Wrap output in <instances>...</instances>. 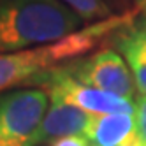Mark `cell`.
I'll use <instances>...</instances> for the list:
<instances>
[{
  "label": "cell",
  "mask_w": 146,
  "mask_h": 146,
  "mask_svg": "<svg viewBox=\"0 0 146 146\" xmlns=\"http://www.w3.org/2000/svg\"><path fill=\"white\" fill-rule=\"evenodd\" d=\"M135 134L143 146H146V95H135Z\"/></svg>",
  "instance_id": "obj_10"
},
{
  "label": "cell",
  "mask_w": 146,
  "mask_h": 146,
  "mask_svg": "<svg viewBox=\"0 0 146 146\" xmlns=\"http://www.w3.org/2000/svg\"><path fill=\"white\" fill-rule=\"evenodd\" d=\"M123 146H143V144L139 143V139H134L132 143H129V144H123Z\"/></svg>",
  "instance_id": "obj_16"
},
{
  "label": "cell",
  "mask_w": 146,
  "mask_h": 146,
  "mask_svg": "<svg viewBox=\"0 0 146 146\" xmlns=\"http://www.w3.org/2000/svg\"><path fill=\"white\" fill-rule=\"evenodd\" d=\"M60 2H64L83 21L90 25L114 16L113 9L106 4V0H60Z\"/></svg>",
  "instance_id": "obj_9"
},
{
  "label": "cell",
  "mask_w": 146,
  "mask_h": 146,
  "mask_svg": "<svg viewBox=\"0 0 146 146\" xmlns=\"http://www.w3.org/2000/svg\"><path fill=\"white\" fill-rule=\"evenodd\" d=\"M144 7H146V0H141V4L137 5V9H135V11H134V13H139V11H143V9H144Z\"/></svg>",
  "instance_id": "obj_15"
},
{
  "label": "cell",
  "mask_w": 146,
  "mask_h": 146,
  "mask_svg": "<svg viewBox=\"0 0 146 146\" xmlns=\"http://www.w3.org/2000/svg\"><path fill=\"white\" fill-rule=\"evenodd\" d=\"M118 48L123 53L125 60L129 62L132 76L135 81V86H137V92L146 95V53L135 46L132 40L127 35H121L118 40Z\"/></svg>",
  "instance_id": "obj_8"
},
{
  "label": "cell",
  "mask_w": 146,
  "mask_h": 146,
  "mask_svg": "<svg viewBox=\"0 0 146 146\" xmlns=\"http://www.w3.org/2000/svg\"><path fill=\"white\" fill-rule=\"evenodd\" d=\"M48 146H93L92 141L86 137V135H64V137H58L49 141Z\"/></svg>",
  "instance_id": "obj_11"
},
{
  "label": "cell",
  "mask_w": 146,
  "mask_h": 146,
  "mask_svg": "<svg viewBox=\"0 0 146 146\" xmlns=\"http://www.w3.org/2000/svg\"><path fill=\"white\" fill-rule=\"evenodd\" d=\"M81 23L60 0H0V53L58 42L81 30Z\"/></svg>",
  "instance_id": "obj_1"
},
{
  "label": "cell",
  "mask_w": 146,
  "mask_h": 146,
  "mask_svg": "<svg viewBox=\"0 0 146 146\" xmlns=\"http://www.w3.org/2000/svg\"><path fill=\"white\" fill-rule=\"evenodd\" d=\"M127 16H134V13L114 14L92 23L53 44L14 53H0V93L19 85H37L40 78L60 67V64L74 60L95 48L106 35L127 23Z\"/></svg>",
  "instance_id": "obj_2"
},
{
  "label": "cell",
  "mask_w": 146,
  "mask_h": 146,
  "mask_svg": "<svg viewBox=\"0 0 146 146\" xmlns=\"http://www.w3.org/2000/svg\"><path fill=\"white\" fill-rule=\"evenodd\" d=\"M111 4L114 9H118V11H123V9H129L130 7V4H134V9H132V13L137 9V5L141 4V0H106V4ZM135 14V13H134Z\"/></svg>",
  "instance_id": "obj_13"
},
{
  "label": "cell",
  "mask_w": 146,
  "mask_h": 146,
  "mask_svg": "<svg viewBox=\"0 0 146 146\" xmlns=\"http://www.w3.org/2000/svg\"><path fill=\"white\" fill-rule=\"evenodd\" d=\"M69 74L83 85L104 90L123 99H132L137 92L132 70L114 49H100L88 58L64 65Z\"/></svg>",
  "instance_id": "obj_5"
},
{
  "label": "cell",
  "mask_w": 146,
  "mask_h": 146,
  "mask_svg": "<svg viewBox=\"0 0 146 146\" xmlns=\"http://www.w3.org/2000/svg\"><path fill=\"white\" fill-rule=\"evenodd\" d=\"M125 35H127L143 53H146V30H141L137 27H134V28H130V32H127Z\"/></svg>",
  "instance_id": "obj_12"
},
{
  "label": "cell",
  "mask_w": 146,
  "mask_h": 146,
  "mask_svg": "<svg viewBox=\"0 0 146 146\" xmlns=\"http://www.w3.org/2000/svg\"><path fill=\"white\" fill-rule=\"evenodd\" d=\"M86 137L93 146H123L134 139L135 134V113H113L93 116Z\"/></svg>",
  "instance_id": "obj_7"
},
{
  "label": "cell",
  "mask_w": 146,
  "mask_h": 146,
  "mask_svg": "<svg viewBox=\"0 0 146 146\" xmlns=\"http://www.w3.org/2000/svg\"><path fill=\"white\" fill-rule=\"evenodd\" d=\"M35 86H42L49 97H58L93 116L113 113H135V100L83 85L69 74L64 65L49 70L46 76L39 79Z\"/></svg>",
  "instance_id": "obj_4"
},
{
  "label": "cell",
  "mask_w": 146,
  "mask_h": 146,
  "mask_svg": "<svg viewBox=\"0 0 146 146\" xmlns=\"http://www.w3.org/2000/svg\"><path fill=\"white\" fill-rule=\"evenodd\" d=\"M49 95L39 88L0 93V146H39Z\"/></svg>",
  "instance_id": "obj_3"
},
{
  "label": "cell",
  "mask_w": 146,
  "mask_h": 146,
  "mask_svg": "<svg viewBox=\"0 0 146 146\" xmlns=\"http://www.w3.org/2000/svg\"><path fill=\"white\" fill-rule=\"evenodd\" d=\"M137 28H141V30H146V7L143 9V18L139 19V23L135 25Z\"/></svg>",
  "instance_id": "obj_14"
},
{
  "label": "cell",
  "mask_w": 146,
  "mask_h": 146,
  "mask_svg": "<svg viewBox=\"0 0 146 146\" xmlns=\"http://www.w3.org/2000/svg\"><path fill=\"white\" fill-rule=\"evenodd\" d=\"M93 114L83 111L58 97H49V108L40 129V144L64 135H86Z\"/></svg>",
  "instance_id": "obj_6"
}]
</instances>
